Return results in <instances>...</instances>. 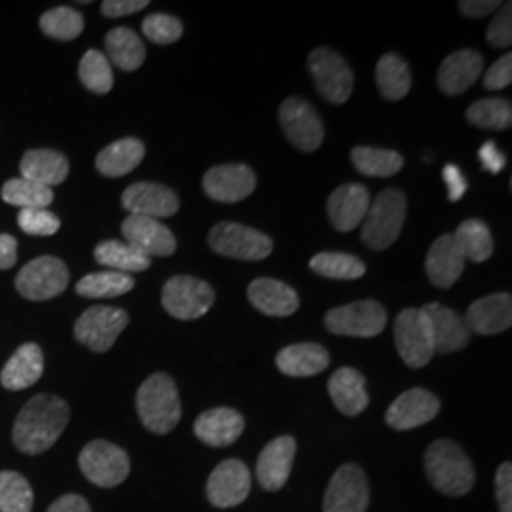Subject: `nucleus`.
I'll return each instance as SVG.
<instances>
[{"label": "nucleus", "mask_w": 512, "mask_h": 512, "mask_svg": "<svg viewBox=\"0 0 512 512\" xmlns=\"http://www.w3.org/2000/svg\"><path fill=\"white\" fill-rule=\"evenodd\" d=\"M71 418L69 404L55 395H37L25 404L14 423L12 439L23 454L38 456L54 446Z\"/></svg>", "instance_id": "f257e3e1"}, {"label": "nucleus", "mask_w": 512, "mask_h": 512, "mask_svg": "<svg viewBox=\"0 0 512 512\" xmlns=\"http://www.w3.org/2000/svg\"><path fill=\"white\" fill-rule=\"evenodd\" d=\"M425 473L442 494L461 497L475 486V467L452 440H435L425 450Z\"/></svg>", "instance_id": "f03ea898"}, {"label": "nucleus", "mask_w": 512, "mask_h": 512, "mask_svg": "<svg viewBox=\"0 0 512 512\" xmlns=\"http://www.w3.org/2000/svg\"><path fill=\"white\" fill-rule=\"evenodd\" d=\"M137 412L150 433H171L183 416L181 397L171 376L156 372L137 391Z\"/></svg>", "instance_id": "7ed1b4c3"}, {"label": "nucleus", "mask_w": 512, "mask_h": 512, "mask_svg": "<svg viewBox=\"0 0 512 512\" xmlns=\"http://www.w3.org/2000/svg\"><path fill=\"white\" fill-rule=\"evenodd\" d=\"M404 219H406V196L403 190L385 188L366 211L361 238L370 249L384 251L399 238Z\"/></svg>", "instance_id": "20e7f679"}, {"label": "nucleus", "mask_w": 512, "mask_h": 512, "mask_svg": "<svg viewBox=\"0 0 512 512\" xmlns=\"http://www.w3.org/2000/svg\"><path fill=\"white\" fill-rule=\"evenodd\" d=\"M164 310L181 321L200 319L215 304V291L209 283L192 275H175L162 291Z\"/></svg>", "instance_id": "39448f33"}, {"label": "nucleus", "mask_w": 512, "mask_h": 512, "mask_svg": "<svg viewBox=\"0 0 512 512\" xmlns=\"http://www.w3.org/2000/svg\"><path fill=\"white\" fill-rule=\"evenodd\" d=\"M209 245L217 255L238 260H264L272 255L274 241L255 228L238 222H219L209 232Z\"/></svg>", "instance_id": "423d86ee"}, {"label": "nucleus", "mask_w": 512, "mask_h": 512, "mask_svg": "<svg viewBox=\"0 0 512 512\" xmlns=\"http://www.w3.org/2000/svg\"><path fill=\"white\" fill-rule=\"evenodd\" d=\"M69 270L57 256H38L25 264L16 277L18 293L31 302L52 300L69 285Z\"/></svg>", "instance_id": "0eeeda50"}, {"label": "nucleus", "mask_w": 512, "mask_h": 512, "mask_svg": "<svg viewBox=\"0 0 512 512\" xmlns=\"http://www.w3.org/2000/svg\"><path fill=\"white\" fill-rule=\"evenodd\" d=\"M80 469L84 476L99 488L120 486L129 475L126 450L109 440H92L80 452Z\"/></svg>", "instance_id": "6e6552de"}, {"label": "nucleus", "mask_w": 512, "mask_h": 512, "mask_svg": "<svg viewBox=\"0 0 512 512\" xmlns=\"http://www.w3.org/2000/svg\"><path fill=\"white\" fill-rule=\"evenodd\" d=\"M395 346L410 368H423L435 355V344L425 313L406 308L395 319Z\"/></svg>", "instance_id": "1a4fd4ad"}, {"label": "nucleus", "mask_w": 512, "mask_h": 512, "mask_svg": "<svg viewBox=\"0 0 512 512\" xmlns=\"http://www.w3.org/2000/svg\"><path fill=\"white\" fill-rule=\"evenodd\" d=\"M308 69L315 80L317 92L332 105H344L353 93V73L348 61L329 48L313 50Z\"/></svg>", "instance_id": "9d476101"}, {"label": "nucleus", "mask_w": 512, "mask_h": 512, "mask_svg": "<svg viewBox=\"0 0 512 512\" xmlns=\"http://www.w3.org/2000/svg\"><path fill=\"white\" fill-rule=\"evenodd\" d=\"M387 325V311L376 300H361L332 308L325 315V327L338 336L372 338L378 336Z\"/></svg>", "instance_id": "9b49d317"}, {"label": "nucleus", "mask_w": 512, "mask_h": 512, "mask_svg": "<svg viewBox=\"0 0 512 512\" xmlns=\"http://www.w3.org/2000/svg\"><path fill=\"white\" fill-rule=\"evenodd\" d=\"M128 323V313L120 308L93 306L78 317L74 336L82 346L95 353H105L114 346L116 338L128 327Z\"/></svg>", "instance_id": "f8f14e48"}, {"label": "nucleus", "mask_w": 512, "mask_h": 512, "mask_svg": "<svg viewBox=\"0 0 512 512\" xmlns=\"http://www.w3.org/2000/svg\"><path fill=\"white\" fill-rule=\"evenodd\" d=\"M279 120L283 131L293 147L302 152H313L323 145L325 128L317 114L302 97H289L279 109Z\"/></svg>", "instance_id": "ddd939ff"}, {"label": "nucleus", "mask_w": 512, "mask_h": 512, "mask_svg": "<svg viewBox=\"0 0 512 512\" xmlns=\"http://www.w3.org/2000/svg\"><path fill=\"white\" fill-rule=\"evenodd\" d=\"M368 480L359 465H342L332 478L325 494V512H366L368 509Z\"/></svg>", "instance_id": "4468645a"}, {"label": "nucleus", "mask_w": 512, "mask_h": 512, "mask_svg": "<svg viewBox=\"0 0 512 512\" xmlns=\"http://www.w3.org/2000/svg\"><path fill=\"white\" fill-rule=\"evenodd\" d=\"M251 492V473L239 459L219 463L207 480V497L217 509L241 505Z\"/></svg>", "instance_id": "2eb2a0df"}, {"label": "nucleus", "mask_w": 512, "mask_h": 512, "mask_svg": "<svg viewBox=\"0 0 512 512\" xmlns=\"http://www.w3.org/2000/svg\"><path fill=\"white\" fill-rule=\"evenodd\" d=\"M255 188V171L247 165H217L203 177V190L215 202H243L255 192Z\"/></svg>", "instance_id": "dca6fc26"}, {"label": "nucleus", "mask_w": 512, "mask_h": 512, "mask_svg": "<svg viewBox=\"0 0 512 512\" xmlns=\"http://www.w3.org/2000/svg\"><path fill=\"white\" fill-rule=\"evenodd\" d=\"M122 207L129 215L158 220L173 217L181 202L179 196L164 184L135 183L122 194Z\"/></svg>", "instance_id": "f3484780"}, {"label": "nucleus", "mask_w": 512, "mask_h": 512, "mask_svg": "<svg viewBox=\"0 0 512 512\" xmlns=\"http://www.w3.org/2000/svg\"><path fill=\"white\" fill-rule=\"evenodd\" d=\"M440 412V401L429 391L414 387L399 395L387 408L385 421L397 431H410L435 420Z\"/></svg>", "instance_id": "a211bd4d"}, {"label": "nucleus", "mask_w": 512, "mask_h": 512, "mask_svg": "<svg viewBox=\"0 0 512 512\" xmlns=\"http://www.w3.org/2000/svg\"><path fill=\"white\" fill-rule=\"evenodd\" d=\"M421 311L429 321L435 353L448 355V353L467 348V344L471 342V330L459 313L439 302L425 304Z\"/></svg>", "instance_id": "6ab92c4d"}, {"label": "nucleus", "mask_w": 512, "mask_h": 512, "mask_svg": "<svg viewBox=\"0 0 512 512\" xmlns=\"http://www.w3.org/2000/svg\"><path fill=\"white\" fill-rule=\"evenodd\" d=\"M296 440L289 435L277 437L266 444L256 461V478L268 492L281 490L293 471Z\"/></svg>", "instance_id": "aec40b11"}, {"label": "nucleus", "mask_w": 512, "mask_h": 512, "mask_svg": "<svg viewBox=\"0 0 512 512\" xmlns=\"http://www.w3.org/2000/svg\"><path fill=\"white\" fill-rule=\"evenodd\" d=\"M126 243L147 256H171L177 251V241L171 230L160 220L129 215L122 222Z\"/></svg>", "instance_id": "412c9836"}, {"label": "nucleus", "mask_w": 512, "mask_h": 512, "mask_svg": "<svg viewBox=\"0 0 512 512\" xmlns=\"http://www.w3.org/2000/svg\"><path fill=\"white\" fill-rule=\"evenodd\" d=\"M465 268V256L454 239V234L440 236L425 258V274L439 289H450L459 281Z\"/></svg>", "instance_id": "4be33fe9"}, {"label": "nucleus", "mask_w": 512, "mask_h": 512, "mask_svg": "<svg viewBox=\"0 0 512 512\" xmlns=\"http://www.w3.org/2000/svg\"><path fill=\"white\" fill-rule=\"evenodd\" d=\"M465 323L471 332L482 336H492L511 329V294L495 293L475 300L467 310Z\"/></svg>", "instance_id": "5701e85b"}, {"label": "nucleus", "mask_w": 512, "mask_h": 512, "mask_svg": "<svg viewBox=\"0 0 512 512\" xmlns=\"http://www.w3.org/2000/svg\"><path fill=\"white\" fill-rule=\"evenodd\" d=\"M370 207V192L363 184H344L330 194V222L338 232H351L363 224Z\"/></svg>", "instance_id": "b1692460"}, {"label": "nucleus", "mask_w": 512, "mask_h": 512, "mask_svg": "<svg viewBox=\"0 0 512 512\" xmlns=\"http://www.w3.org/2000/svg\"><path fill=\"white\" fill-rule=\"evenodd\" d=\"M245 420L234 408H211L198 416L194 423V433L203 444L213 448H226L241 437Z\"/></svg>", "instance_id": "393cba45"}, {"label": "nucleus", "mask_w": 512, "mask_h": 512, "mask_svg": "<svg viewBox=\"0 0 512 512\" xmlns=\"http://www.w3.org/2000/svg\"><path fill=\"white\" fill-rule=\"evenodd\" d=\"M484 69V57L475 50H459L448 55L440 65L439 88L446 95L467 92Z\"/></svg>", "instance_id": "a878e982"}, {"label": "nucleus", "mask_w": 512, "mask_h": 512, "mask_svg": "<svg viewBox=\"0 0 512 512\" xmlns=\"http://www.w3.org/2000/svg\"><path fill=\"white\" fill-rule=\"evenodd\" d=\"M247 296L256 310L272 317H289L300 306L298 294L293 287L270 277L255 279L247 289Z\"/></svg>", "instance_id": "bb28decb"}, {"label": "nucleus", "mask_w": 512, "mask_h": 512, "mask_svg": "<svg viewBox=\"0 0 512 512\" xmlns=\"http://www.w3.org/2000/svg\"><path fill=\"white\" fill-rule=\"evenodd\" d=\"M329 395L344 416H359L368 406L365 376L355 368H338L329 380Z\"/></svg>", "instance_id": "cd10ccee"}, {"label": "nucleus", "mask_w": 512, "mask_h": 512, "mask_svg": "<svg viewBox=\"0 0 512 512\" xmlns=\"http://www.w3.org/2000/svg\"><path fill=\"white\" fill-rule=\"evenodd\" d=\"M275 365L291 378H310L317 376L330 365L327 349L313 342H302L281 349L275 357Z\"/></svg>", "instance_id": "c85d7f7f"}, {"label": "nucleus", "mask_w": 512, "mask_h": 512, "mask_svg": "<svg viewBox=\"0 0 512 512\" xmlns=\"http://www.w3.org/2000/svg\"><path fill=\"white\" fill-rule=\"evenodd\" d=\"M44 372V353L37 344H23L0 372V384L21 391L37 384Z\"/></svg>", "instance_id": "c756f323"}, {"label": "nucleus", "mask_w": 512, "mask_h": 512, "mask_svg": "<svg viewBox=\"0 0 512 512\" xmlns=\"http://www.w3.org/2000/svg\"><path fill=\"white\" fill-rule=\"evenodd\" d=\"M19 171L23 179L52 188L61 184L69 175V160L50 148H35L25 152Z\"/></svg>", "instance_id": "7c9ffc66"}, {"label": "nucleus", "mask_w": 512, "mask_h": 512, "mask_svg": "<svg viewBox=\"0 0 512 512\" xmlns=\"http://www.w3.org/2000/svg\"><path fill=\"white\" fill-rule=\"evenodd\" d=\"M145 158V145L139 139L126 137L103 148L95 160V167L105 177H124L137 169Z\"/></svg>", "instance_id": "2f4dec72"}, {"label": "nucleus", "mask_w": 512, "mask_h": 512, "mask_svg": "<svg viewBox=\"0 0 512 512\" xmlns=\"http://www.w3.org/2000/svg\"><path fill=\"white\" fill-rule=\"evenodd\" d=\"M105 46H107L110 61L126 73L137 71L145 63L147 48L143 40L137 37V33L128 27L112 29L105 38Z\"/></svg>", "instance_id": "473e14b6"}, {"label": "nucleus", "mask_w": 512, "mask_h": 512, "mask_svg": "<svg viewBox=\"0 0 512 512\" xmlns=\"http://www.w3.org/2000/svg\"><path fill=\"white\" fill-rule=\"evenodd\" d=\"M93 256L101 266H107L112 272L120 274H135L150 268V256L143 255L126 241H103L95 247Z\"/></svg>", "instance_id": "72a5a7b5"}, {"label": "nucleus", "mask_w": 512, "mask_h": 512, "mask_svg": "<svg viewBox=\"0 0 512 512\" xmlns=\"http://www.w3.org/2000/svg\"><path fill=\"white\" fill-rule=\"evenodd\" d=\"M376 82L385 99L401 101L412 88L408 63L399 54H385L376 67Z\"/></svg>", "instance_id": "f704fd0d"}, {"label": "nucleus", "mask_w": 512, "mask_h": 512, "mask_svg": "<svg viewBox=\"0 0 512 512\" xmlns=\"http://www.w3.org/2000/svg\"><path fill=\"white\" fill-rule=\"evenodd\" d=\"M454 239L458 243L465 260H473L476 264L486 262L494 255V239L488 224L484 220L469 219L459 224Z\"/></svg>", "instance_id": "c9c22d12"}, {"label": "nucleus", "mask_w": 512, "mask_h": 512, "mask_svg": "<svg viewBox=\"0 0 512 512\" xmlns=\"http://www.w3.org/2000/svg\"><path fill=\"white\" fill-rule=\"evenodd\" d=\"M351 162L366 177H393L403 169L404 158L387 148L357 147L351 150Z\"/></svg>", "instance_id": "e433bc0d"}, {"label": "nucleus", "mask_w": 512, "mask_h": 512, "mask_svg": "<svg viewBox=\"0 0 512 512\" xmlns=\"http://www.w3.org/2000/svg\"><path fill=\"white\" fill-rule=\"evenodd\" d=\"M135 287V279L120 272H95L76 283V293L84 298H116L129 293Z\"/></svg>", "instance_id": "4c0bfd02"}, {"label": "nucleus", "mask_w": 512, "mask_h": 512, "mask_svg": "<svg viewBox=\"0 0 512 512\" xmlns=\"http://www.w3.org/2000/svg\"><path fill=\"white\" fill-rule=\"evenodd\" d=\"M2 200L19 209H48V205L54 202V192L48 186L19 177L2 186Z\"/></svg>", "instance_id": "58836bf2"}, {"label": "nucleus", "mask_w": 512, "mask_h": 512, "mask_svg": "<svg viewBox=\"0 0 512 512\" xmlns=\"http://www.w3.org/2000/svg\"><path fill=\"white\" fill-rule=\"evenodd\" d=\"M310 268L315 274L338 281H353L363 277L366 272L365 262L361 258L346 253H319L311 258Z\"/></svg>", "instance_id": "ea45409f"}, {"label": "nucleus", "mask_w": 512, "mask_h": 512, "mask_svg": "<svg viewBox=\"0 0 512 512\" xmlns=\"http://www.w3.org/2000/svg\"><path fill=\"white\" fill-rule=\"evenodd\" d=\"M467 120L482 129H507L512 124L511 101L492 97L480 99L467 109Z\"/></svg>", "instance_id": "a19ab883"}, {"label": "nucleus", "mask_w": 512, "mask_h": 512, "mask_svg": "<svg viewBox=\"0 0 512 512\" xmlns=\"http://www.w3.org/2000/svg\"><path fill=\"white\" fill-rule=\"evenodd\" d=\"M40 29L46 37L55 38L69 42L84 31V18L80 12L69 6H57L42 14L40 18Z\"/></svg>", "instance_id": "79ce46f5"}, {"label": "nucleus", "mask_w": 512, "mask_h": 512, "mask_svg": "<svg viewBox=\"0 0 512 512\" xmlns=\"http://www.w3.org/2000/svg\"><path fill=\"white\" fill-rule=\"evenodd\" d=\"M33 499V488L25 476L0 471V512H31Z\"/></svg>", "instance_id": "37998d69"}, {"label": "nucleus", "mask_w": 512, "mask_h": 512, "mask_svg": "<svg viewBox=\"0 0 512 512\" xmlns=\"http://www.w3.org/2000/svg\"><path fill=\"white\" fill-rule=\"evenodd\" d=\"M78 76L82 80V84L97 95H105L112 90L114 86V74L110 69L109 59L107 55L90 50L86 52L80 65H78Z\"/></svg>", "instance_id": "c03bdc74"}, {"label": "nucleus", "mask_w": 512, "mask_h": 512, "mask_svg": "<svg viewBox=\"0 0 512 512\" xmlns=\"http://www.w3.org/2000/svg\"><path fill=\"white\" fill-rule=\"evenodd\" d=\"M143 33L150 42L167 46V44H175L179 38L183 37V23L181 19L169 14H150L143 21Z\"/></svg>", "instance_id": "a18cd8bd"}, {"label": "nucleus", "mask_w": 512, "mask_h": 512, "mask_svg": "<svg viewBox=\"0 0 512 512\" xmlns=\"http://www.w3.org/2000/svg\"><path fill=\"white\" fill-rule=\"evenodd\" d=\"M18 224L29 236H54L61 228V220L48 209H21Z\"/></svg>", "instance_id": "49530a36"}, {"label": "nucleus", "mask_w": 512, "mask_h": 512, "mask_svg": "<svg viewBox=\"0 0 512 512\" xmlns=\"http://www.w3.org/2000/svg\"><path fill=\"white\" fill-rule=\"evenodd\" d=\"M511 2H507L505 6L501 4L499 12L492 19L490 27H488V42L495 48H509L512 44V10Z\"/></svg>", "instance_id": "de8ad7c7"}, {"label": "nucleus", "mask_w": 512, "mask_h": 512, "mask_svg": "<svg viewBox=\"0 0 512 512\" xmlns=\"http://www.w3.org/2000/svg\"><path fill=\"white\" fill-rule=\"evenodd\" d=\"M512 82V55L505 54L495 61L494 65L484 74V88L486 90H503L511 86Z\"/></svg>", "instance_id": "09e8293b"}, {"label": "nucleus", "mask_w": 512, "mask_h": 512, "mask_svg": "<svg viewBox=\"0 0 512 512\" xmlns=\"http://www.w3.org/2000/svg\"><path fill=\"white\" fill-rule=\"evenodd\" d=\"M495 494L499 511L512 512V465L505 461L495 475Z\"/></svg>", "instance_id": "8fccbe9b"}, {"label": "nucleus", "mask_w": 512, "mask_h": 512, "mask_svg": "<svg viewBox=\"0 0 512 512\" xmlns=\"http://www.w3.org/2000/svg\"><path fill=\"white\" fill-rule=\"evenodd\" d=\"M148 8V0H105L101 4V14L105 18H124Z\"/></svg>", "instance_id": "3c124183"}, {"label": "nucleus", "mask_w": 512, "mask_h": 512, "mask_svg": "<svg viewBox=\"0 0 512 512\" xmlns=\"http://www.w3.org/2000/svg\"><path fill=\"white\" fill-rule=\"evenodd\" d=\"M442 179H444V183L448 186L450 202H459L465 196V192H467V179L463 177V173H461L458 165H444Z\"/></svg>", "instance_id": "603ef678"}, {"label": "nucleus", "mask_w": 512, "mask_h": 512, "mask_svg": "<svg viewBox=\"0 0 512 512\" xmlns=\"http://www.w3.org/2000/svg\"><path fill=\"white\" fill-rule=\"evenodd\" d=\"M478 158H480L482 167H484L486 171H490L492 175L501 173V171L505 169V165H507L505 154L499 152V148L495 147L494 141H488V143H484V145L480 147V150H478Z\"/></svg>", "instance_id": "864d4df0"}, {"label": "nucleus", "mask_w": 512, "mask_h": 512, "mask_svg": "<svg viewBox=\"0 0 512 512\" xmlns=\"http://www.w3.org/2000/svg\"><path fill=\"white\" fill-rule=\"evenodd\" d=\"M497 8H501V2H497V0H463V2H459L461 14L473 19L486 18Z\"/></svg>", "instance_id": "5fc2aeb1"}, {"label": "nucleus", "mask_w": 512, "mask_h": 512, "mask_svg": "<svg viewBox=\"0 0 512 512\" xmlns=\"http://www.w3.org/2000/svg\"><path fill=\"white\" fill-rule=\"evenodd\" d=\"M48 512H92V509L82 495L69 494L54 501Z\"/></svg>", "instance_id": "6e6d98bb"}, {"label": "nucleus", "mask_w": 512, "mask_h": 512, "mask_svg": "<svg viewBox=\"0 0 512 512\" xmlns=\"http://www.w3.org/2000/svg\"><path fill=\"white\" fill-rule=\"evenodd\" d=\"M18 260V241L10 234H0V270H10Z\"/></svg>", "instance_id": "4d7b16f0"}]
</instances>
